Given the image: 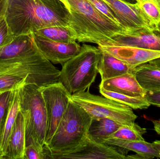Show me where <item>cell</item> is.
Here are the masks:
<instances>
[{
  "label": "cell",
  "instance_id": "6da1fadb",
  "mask_svg": "<svg viewBox=\"0 0 160 159\" xmlns=\"http://www.w3.org/2000/svg\"><path fill=\"white\" fill-rule=\"evenodd\" d=\"M70 17L60 0H7L5 18L15 36L50 26H69Z\"/></svg>",
  "mask_w": 160,
  "mask_h": 159
},
{
  "label": "cell",
  "instance_id": "7a4b0ae2",
  "mask_svg": "<svg viewBox=\"0 0 160 159\" xmlns=\"http://www.w3.org/2000/svg\"><path fill=\"white\" fill-rule=\"evenodd\" d=\"M70 6L69 25L77 40L98 46L107 44L114 35L126 30L99 12L87 0H68Z\"/></svg>",
  "mask_w": 160,
  "mask_h": 159
},
{
  "label": "cell",
  "instance_id": "3957f363",
  "mask_svg": "<svg viewBox=\"0 0 160 159\" xmlns=\"http://www.w3.org/2000/svg\"><path fill=\"white\" fill-rule=\"evenodd\" d=\"M20 110L25 124L26 146L33 144L44 149L48 114L41 88L26 83L20 88Z\"/></svg>",
  "mask_w": 160,
  "mask_h": 159
},
{
  "label": "cell",
  "instance_id": "277c9868",
  "mask_svg": "<svg viewBox=\"0 0 160 159\" xmlns=\"http://www.w3.org/2000/svg\"><path fill=\"white\" fill-rule=\"evenodd\" d=\"M92 121L89 114L70 99L50 143L44 146L45 159L46 154L62 153L78 146L88 134Z\"/></svg>",
  "mask_w": 160,
  "mask_h": 159
},
{
  "label": "cell",
  "instance_id": "5b68a950",
  "mask_svg": "<svg viewBox=\"0 0 160 159\" xmlns=\"http://www.w3.org/2000/svg\"><path fill=\"white\" fill-rule=\"evenodd\" d=\"M101 50L87 44L79 53L62 65L59 81L72 95L89 89L98 73Z\"/></svg>",
  "mask_w": 160,
  "mask_h": 159
},
{
  "label": "cell",
  "instance_id": "8992f818",
  "mask_svg": "<svg viewBox=\"0 0 160 159\" xmlns=\"http://www.w3.org/2000/svg\"><path fill=\"white\" fill-rule=\"evenodd\" d=\"M70 99L82 107L92 119L107 118L125 125L134 122L138 116L133 109L106 97L87 91L72 94Z\"/></svg>",
  "mask_w": 160,
  "mask_h": 159
},
{
  "label": "cell",
  "instance_id": "52a82bcc",
  "mask_svg": "<svg viewBox=\"0 0 160 159\" xmlns=\"http://www.w3.org/2000/svg\"><path fill=\"white\" fill-rule=\"evenodd\" d=\"M48 114V129L45 146L50 143L66 111L71 94L58 82L41 88Z\"/></svg>",
  "mask_w": 160,
  "mask_h": 159
},
{
  "label": "cell",
  "instance_id": "ba28073f",
  "mask_svg": "<svg viewBox=\"0 0 160 159\" xmlns=\"http://www.w3.org/2000/svg\"><path fill=\"white\" fill-rule=\"evenodd\" d=\"M128 151L119 147L98 143L88 133L75 148L62 153L46 154V159H126Z\"/></svg>",
  "mask_w": 160,
  "mask_h": 159
},
{
  "label": "cell",
  "instance_id": "9c48e42d",
  "mask_svg": "<svg viewBox=\"0 0 160 159\" xmlns=\"http://www.w3.org/2000/svg\"><path fill=\"white\" fill-rule=\"evenodd\" d=\"M111 38V41L103 46H124L160 50V32L150 28L126 29Z\"/></svg>",
  "mask_w": 160,
  "mask_h": 159
},
{
  "label": "cell",
  "instance_id": "30bf717a",
  "mask_svg": "<svg viewBox=\"0 0 160 159\" xmlns=\"http://www.w3.org/2000/svg\"><path fill=\"white\" fill-rule=\"evenodd\" d=\"M33 34L35 42L44 57L53 64L63 65L78 55L81 46L77 42L71 43L56 42Z\"/></svg>",
  "mask_w": 160,
  "mask_h": 159
},
{
  "label": "cell",
  "instance_id": "8fae6325",
  "mask_svg": "<svg viewBox=\"0 0 160 159\" xmlns=\"http://www.w3.org/2000/svg\"><path fill=\"white\" fill-rule=\"evenodd\" d=\"M112 10L119 24L126 29H153L135 4L123 0H102Z\"/></svg>",
  "mask_w": 160,
  "mask_h": 159
},
{
  "label": "cell",
  "instance_id": "7c38bea8",
  "mask_svg": "<svg viewBox=\"0 0 160 159\" xmlns=\"http://www.w3.org/2000/svg\"><path fill=\"white\" fill-rule=\"evenodd\" d=\"M98 48L134 67L160 57V50L124 46H98Z\"/></svg>",
  "mask_w": 160,
  "mask_h": 159
},
{
  "label": "cell",
  "instance_id": "4fadbf2b",
  "mask_svg": "<svg viewBox=\"0 0 160 159\" xmlns=\"http://www.w3.org/2000/svg\"><path fill=\"white\" fill-rule=\"evenodd\" d=\"M99 88L131 97H144L146 93L139 85L133 72L102 80Z\"/></svg>",
  "mask_w": 160,
  "mask_h": 159
},
{
  "label": "cell",
  "instance_id": "5bb4252c",
  "mask_svg": "<svg viewBox=\"0 0 160 159\" xmlns=\"http://www.w3.org/2000/svg\"><path fill=\"white\" fill-rule=\"evenodd\" d=\"M133 73L146 92L160 91V57L137 66Z\"/></svg>",
  "mask_w": 160,
  "mask_h": 159
},
{
  "label": "cell",
  "instance_id": "9a60e30c",
  "mask_svg": "<svg viewBox=\"0 0 160 159\" xmlns=\"http://www.w3.org/2000/svg\"><path fill=\"white\" fill-rule=\"evenodd\" d=\"M25 147V124L22 113L20 110L3 159H23Z\"/></svg>",
  "mask_w": 160,
  "mask_h": 159
},
{
  "label": "cell",
  "instance_id": "2e32d148",
  "mask_svg": "<svg viewBox=\"0 0 160 159\" xmlns=\"http://www.w3.org/2000/svg\"><path fill=\"white\" fill-rule=\"evenodd\" d=\"M100 50L98 70L101 81L133 72L135 67L116 58L105 50Z\"/></svg>",
  "mask_w": 160,
  "mask_h": 159
},
{
  "label": "cell",
  "instance_id": "e0dca14e",
  "mask_svg": "<svg viewBox=\"0 0 160 159\" xmlns=\"http://www.w3.org/2000/svg\"><path fill=\"white\" fill-rule=\"evenodd\" d=\"M103 143L110 145L115 146L136 153V155L128 156L129 159H151L160 158L158 151L154 147L152 143L145 141H128L113 138H107Z\"/></svg>",
  "mask_w": 160,
  "mask_h": 159
},
{
  "label": "cell",
  "instance_id": "ac0fdd59",
  "mask_svg": "<svg viewBox=\"0 0 160 159\" xmlns=\"http://www.w3.org/2000/svg\"><path fill=\"white\" fill-rule=\"evenodd\" d=\"M20 88L13 91V95L8 106L6 118L0 137V156L3 159L5 155L8 141L20 111Z\"/></svg>",
  "mask_w": 160,
  "mask_h": 159
},
{
  "label": "cell",
  "instance_id": "d6986e66",
  "mask_svg": "<svg viewBox=\"0 0 160 159\" xmlns=\"http://www.w3.org/2000/svg\"><path fill=\"white\" fill-rule=\"evenodd\" d=\"M122 125L109 119H92L88 133L93 140L104 143V140L113 134Z\"/></svg>",
  "mask_w": 160,
  "mask_h": 159
},
{
  "label": "cell",
  "instance_id": "ffe728a7",
  "mask_svg": "<svg viewBox=\"0 0 160 159\" xmlns=\"http://www.w3.org/2000/svg\"><path fill=\"white\" fill-rule=\"evenodd\" d=\"M34 33L56 42L71 43L77 40L76 32L69 26H50L40 29Z\"/></svg>",
  "mask_w": 160,
  "mask_h": 159
},
{
  "label": "cell",
  "instance_id": "44dd1931",
  "mask_svg": "<svg viewBox=\"0 0 160 159\" xmlns=\"http://www.w3.org/2000/svg\"><path fill=\"white\" fill-rule=\"evenodd\" d=\"M135 4L151 27L157 30L160 26V0H136Z\"/></svg>",
  "mask_w": 160,
  "mask_h": 159
},
{
  "label": "cell",
  "instance_id": "7402d4cb",
  "mask_svg": "<svg viewBox=\"0 0 160 159\" xmlns=\"http://www.w3.org/2000/svg\"><path fill=\"white\" fill-rule=\"evenodd\" d=\"M99 91L102 96L125 105L134 110L147 109L150 105L144 97H131L102 88H99Z\"/></svg>",
  "mask_w": 160,
  "mask_h": 159
},
{
  "label": "cell",
  "instance_id": "603a6c76",
  "mask_svg": "<svg viewBox=\"0 0 160 159\" xmlns=\"http://www.w3.org/2000/svg\"><path fill=\"white\" fill-rule=\"evenodd\" d=\"M146 133V129L133 122L122 125L109 138L128 141H144L143 135Z\"/></svg>",
  "mask_w": 160,
  "mask_h": 159
},
{
  "label": "cell",
  "instance_id": "cb8c5ba5",
  "mask_svg": "<svg viewBox=\"0 0 160 159\" xmlns=\"http://www.w3.org/2000/svg\"><path fill=\"white\" fill-rule=\"evenodd\" d=\"M27 83V77L15 74L0 75V93L20 88Z\"/></svg>",
  "mask_w": 160,
  "mask_h": 159
},
{
  "label": "cell",
  "instance_id": "d4e9b609",
  "mask_svg": "<svg viewBox=\"0 0 160 159\" xmlns=\"http://www.w3.org/2000/svg\"><path fill=\"white\" fill-rule=\"evenodd\" d=\"M13 91H9L0 93V137L6 118L9 103L13 95Z\"/></svg>",
  "mask_w": 160,
  "mask_h": 159
},
{
  "label": "cell",
  "instance_id": "484cf974",
  "mask_svg": "<svg viewBox=\"0 0 160 159\" xmlns=\"http://www.w3.org/2000/svg\"><path fill=\"white\" fill-rule=\"evenodd\" d=\"M5 18L0 21V48L11 43L15 39Z\"/></svg>",
  "mask_w": 160,
  "mask_h": 159
},
{
  "label": "cell",
  "instance_id": "4316f807",
  "mask_svg": "<svg viewBox=\"0 0 160 159\" xmlns=\"http://www.w3.org/2000/svg\"><path fill=\"white\" fill-rule=\"evenodd\" d=\"M97 10L111 20L119 24L114 14L102 0H87Z\"/></svg>",
  "mask_w": 160,
  "mask_h": 159
},
{
  "label": "cell",
  "instance_id": "83f0119b",
  "mask_svg": "<svg viewBox=\"0 0 160 159\" xmlns=\"http://www.w3.org/2000/svg\"><path fill=\"white\" fill-rule=\"evenodd\" d=\"M23 159H45L44 150L33 144H30L25 147Z\"/></svg>",
  "mask_w": 160,
  "mask_h": 159
},
{
  "label": "cell",
  "instance_id": "f1b7e54d",
  "mask_svg": "<svg viewBox=\"0 0 160 159\" xmlns=\"http://www.w3.org/2000/svg\"><path fill=\"white\" fill-rule=\"evenodd\" d=\"M144 98L150 105L160 107V91H147Z\"/></svg>",
  "mask_w": 160,
  "mask_h": 159
},
{
  "label": "cell",
  "instance_id": "f546056e",
  "mask_svg": "<svg viewBox=\"0 0 160 159\" xmlns=\"http://www.w3.org/2000/svg\"><path fill=\"white\" fill-rule=\"evenodd\" d=\"M7 8V0H0V21L5 17Z\"/></svg>",
  "mask_w": 160,
  "mask_h": 159
},
{
  "label": "cell",
  "instance_id": "4dcf8cb0",
  "mask_svg": "<svg viewBox=\"0 0 160 159\" xmlns=\"http://www.w3.org/2000/svg\"><path fill=\"white\" fill-rule=\"evenodd\" d=\"M154 125V130L157 133L160 135V119L152 121Z\"/></svg>",
  "mask_w": 160,
  "mask_h": 159
},
{
  "label": "cell",
  "instance_id": "1f68e13d",
  "mask_svg": "<svg viewBox=\"0 0 160 159\" xmlns=\"http://www.w3.org/2000/svg\"><path fill=\"white\" fill-rule=\"evenodd\" d=\"M154 147L158 151L160 154V141H155L152 143Z\"/></svg>",
  "mask_w": 160,
  "mask_h": 159
},
{
  "label": "cell",
  "instance_id": "d6a6232c",
  "mask_svg": "<svg viewBox=\"0 0 160 159\" xmlns=\"http://www.w3.org/2000/svg\"><path fill=\"white\" fill-rule=\"evenodd\" d=\"M60 1H61L63 3H64V4L68 8V10H69V12H70V6H69V3H68V0H60Z\"/></svg>",
  "mask_w": 160,
  "mask_h": 159
},
{
  "label": "cell",
  "instance_id": "836d02e7",
  "mask_svg": "<svg viewBox=\"0 0 160 159\" xmlns=\"http://www.w3.org/2000/svg\"><path fill=\"white\" fill-rule=\"evenodd\" d=\"M123 1H126L128 2L131 3L135 4L136 2V0H123Z\"/></svg>",
  "mask_w": 160,
  "mask_h": 159
},
{
  "label": "cell",
  "instance_id": "e575fe53",
  "mask_svg": "<svg viewBox=\"0 0 160 159\" xmlns=\"http://www.w3.org/2000/svg\"><path fill=\"white\" fill-rule=\"evenodd\" d=\"M156 30L158 31H159V32H160V27H158V29H157V30Z\"/></svg>",
  "mask_w": 160,
  "mask_h": 159
},
{
  "label": "cell",
  "instance_id": "d590c367",
  "mask_svg": "<svg viewBox=\"0 0 160 159\" xmlns=\"http://www.w3.org/2000/svg\"><path fill=\"white\" fill-rule=\"evenodd\" d=\"M0 159H1V156H0Z\"/></svg>",
  "mask_w": 160,
  "mask_h": 159
}]
</instances>
